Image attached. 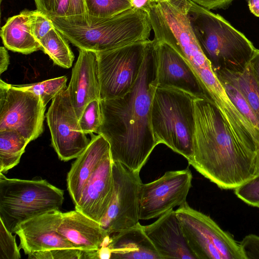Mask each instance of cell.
Returning <instances> with one entry per match:
<instances>
[{
	"mask_svg": "<svg viewBox=\"0 0 259 259\" xmlns=\"http://www.w3.org/2000/svg\"><path fill=\"white\" fill-rule=\"evenodd\" d=\"M157 87L154 41L149 46L139 76L131 90L101 100L102 122L98 134L109 142L112 160L140 172L157 145L151 124V107Z\"/></svg>",
	"mask_w": 259,
	"mask_h": 259,
	"instance_id": "1",
	"label": "cell"
},
{
	"mask_svg": "<svg viewBox=\"0 0 259 259\" xmlns=\"http://www.w3.org/2000/svg\"><path fill=\"white\" fill-rule=\"evenodd\" d=\"M193 105V154L188 162L219 187L234 189L254 176L256 151L236 136L207 96H194Z\"/></svg>",
	"mask_w": 259,
	"mask_h": 259,
	"instance_id": "2",
	"label": "cell"
},
{
	"mask_svg": "<svg viewBox=\"0 0 259 259\" xmlns=\"http://www.w3.org/2000/svg\"><path fill=\"white\" fill-rule=\"evenodd\" d=\"M187 13L195 36L213 71L242 72L257 49L241 32L218 14L191 0Z\"/></svg>",
	"mask_w": 259,
	"mask_h": 259,
	"instance_id": "3",
	"label": "cell"
},
{
	"mask_svg": "<svg viewBox=\"0 0 259 259\" xmlns=\"http://www.w3.org/2000/svg\"><path fill=\"white\" fill-rule=\"evenodd\" d=\"M51 19L74 46L95 52L149 39L152 29L148 14L134 8L87 26L70 25L60 18Z\"/></svg>",
	"mask_w": 259,
	"mask_h": 259,
	"instance_id": "4",
	"label": "cell"
},
{
	"mask_svg": "<svg viewBox=\"0 0 259 259\" xmlns=\"http://www.w3.org/2000/svg\"><path fill=\"white\" fill-rule=\"evenodd\" d=\"M193 95L172 87L157 86L151 107V124L157 145L164 144L188 161L193 154Z\"/></svg>",
	"mask_w": 259,
	"mask_h": 259,
	"instance_id": "5",
	"label": "cell"
},
{
	"mask_svg": "<svg viewBox=\"0 0 259 259\" xmlns=\"http://www.w3.org/2000/svg\"><path fill=\"white\" fill-rule=\"evenodd\" d=\"M64 191L46 180L10 179L0 173V220L14 233L21 223L59 210Z\"/></svg>",
	"mask_w": 259,
	"mask_h": 259,
	"instance_id": "6",
	"label": "cell"
},
{
	"mask_svg": "<svg viewBox=\"0 0 259 259\" xmlns=\"http://www.w3.org/2000/svg\"><path fill=\"white\" fill-rule=\"evenodd\" d=\"M148 15L154 39L166 43L182 56L198 80L212 69L191 25L186 0H158Z\"/></svg>",
	"mask_w": 259,
	"mask_h": 259,
	"instance_id": "7",
	"label": "cell"
},
{
	"mask_svg": "<svg viewBox=\"0 0 259 259\" xmlns=\"http://www.w3.org/2000/svg\"><path fill=\"white\" fill-rule=\"evenodd\" d=\"M176 212L196 259H245L239 244L209 216L191 207L187 202Z\"/></svg>",
	"mask_w": 259,
	"mask_h": 259,
	"instance_id": "8",
	"label": "cell"
},
{
	"mask_svg": "<svg viewBox=\"0 0 259 259\" xmlns=\"http://www.w3.org/2000/svg\"><path fill=\"white\" fill-rule=\"evenodd\" d=\"M152 40L96 52L101 100L121 97L133 88Z\"/></svg>",
	"mask_w": 259,
	"mask_h": 259,
	"instance_id": "9",
	"label": "cell"
},
{
	"mask_svg": "<svg viewBox=\"0 0 259 259\" xmlns=\"http://www.w3.org/2000/svg\"><path fill=\"white\" fill-rule=\"evenodd\" d=\"M46 106L33 93L0 80V131L13 130L30 142L44 132Z\"/></svg>",
	"mask_w": 259,
	"mask_h": 259,
	"instance_id": "10",
	"label": "cell"
},
{
	"mask_svg": "<svg viewBox=\"0 0 259 259\" xmlns=\"http://www.w3.org/2000/svg\"><path fill=\"white\" fill-rule=\"evenodd\" d=\"M113 191L100 224L109 235L139 223L140 172L118 162H112Z\"/></svg>",
	"mask_w": 259,
	"mask_h": 259,
	"instance_id": "11",
	"label": "cell"
},
{
	"mask_svg": "<svg viewBox=\"0 0 259 259\" xmlns=\"http://www.w3.org/2000/svg\"><path fill=\"white\" fill-rule=\"evenodd\" d=\"M46 118L52 146L61 160L76 158L89 144L91 140L80 128L67 88L52 99Z\"/></svg>",
	"mask_w": 259,
	"mask_h": 259,
	"instance_id": "12",
	"label": "cell"
},
{
	"mask_svg": "<svg viewBox=\"0 0 259 259\" xmlns=\"http://www.w3.org/2000/svg\"><path fill=\"white\" fill-rule=\"evenodd\" d=\"M192 180V172L187 167L166 171L153 182L142 183L139 192V219L159 217L176 206L186 203Z\"/></svg>",
	"mask_w": 259,
	"mask_h": 259,
	"instance_id": "13",
	"label": "cell"
},
{
	"mask_svg": "<svg viewBox=\"0 0 259 259\" xmlns=\"http://www.w3.org/2000/svg\"><path fill=\"white\" fill-rule=\"evenodd\" d=\"M153 40L157 86L177 88L193 96H206L196 75L184 58L166 43Z\"/></svg>",
	"mask_w": 259,
	"mask_h": 259,
	"instance_id": "14",
	"label": "cell"
},
{
	"mask_svg": "<svg viewBox=\"0 0 259 259\" xmlns=\"http://www.w3.org/2000/svg\"><path fill=\"white\" fill-rule=\"evenodd\" d=\"M59 210L51 211L19 224L14 233L20 240L19 247L26 254L56 248H75L57 230Z\"/></svg>",
	"mask_w": 259,
	"mask_h": 259,
	"instance_id": "15",
	"label": "cell"
},
{
	"mask_svg": "<svg viewBox=\"0 0 259 259\" xmlns=\"http://www.w3.org/2000/svg\"><path fill=\"white\" fill-rule=\"evenodd\" d=\"M67 90L78 119L88 103L101 100L96 52L79 49Z\"/></svg>",
	"mask_w": 259,
	"mask_h": 259,
	"instance_id": "16",
	"label": "cell"
},
{
	"mask_svg": "<svg viewBox=\"0 0 259 259\" xmlns=\"http://www.w3.org/2000/svg\"><path fill=\"white\" fill-rule=\"evenodd\" d=\"M112 160L110 153L101 162L86 184L75 209L100 224L113 191Z\"/></svg>",
	"mask_w": 259,
	"mask_h": 259,
	"instance_id": "17",
	"label": "cell"
},
{
	"mask_svg": "<svg viewBox=\"0 0 259 259\" xmlns=\"http://www.w3.org/2000/svg\"><path fill=\"white\" fill-rule=\"evenodd\" d=\"M144 229L162 259H196L173 209L160 216L152 224L144 226Z\"/></svg>",
	"mask_w": 259,
	"mask_h": 259,
	"instance_id": "18",
	"label": "cell"
},
{
	"mask_svg": "<svg viewBox=\"0 0 259 259\" xmlns=\"http://www.w3.org/2000/svg\"><path fill=\"white\" fill-rule=\"evenodd\" d=\"M57 230L75 248L83 250H98L110 240L100 223L76 209L60 212Z\"/></svg>",
	"mask_w": 259,
	"mask_h": 259,
	"instance_id": "19",
	"label": "cell"
},
{
	"mask_svg": "<svg viewBox=\"0 0 259 259\" xmlns=\"http://www.w3.org/2000/svg\"><path fill=\"white\" fill-rule=\"evenodd\" d=\"M91 136L89 144L72 164L67 176V190L74 205L79 202L93 172L110 153V144L102 135Z\"/></svg>",
	"mask_w": 259,
	"mask_h": 259,
	"instance_id": "20",
	"label": "cell"
},
{
	"mask_svg": "<svg viewBox=\"0 0 259 259\" xmlns=\"http://www.w3.org/2000/svg\"><path fill=\"white\" fill-rule=\"evenodd\" d=\"M108 246L112 259H162L139 222L113 234Z\"/></svg>",
	"mask_w": 259,
	"mask_h": 259,
	"instance_id": "21",
	"label": "cell"
},
{
	"mask_svg": "<svg viewBox=\"0 0 259 259\" xmlns=\"http://www.w3.org/2000/svg\"><path fill=\"white\" fill-rule=\"evenodd\" d=\"M33 17L34 11L25 10L7 19L1 29V36L6 48L26 55L41 50L40 43L32 31Z\"/></svg>",
	"mask_w": 259,
	"mask_h": 259,
	"instance_id": "22",
	"label": "cell"
},
{
	"mask_svg": "<svg viewBox=\"0 0 259 259\" xmlns=\"http://www.w3.org/2000/svg\"><path fill=\"white\" fill-rule=\"evenodd\" d=\"M214 73L219 80L228 82L240 92L259 121V87L250 64L242 72L221 70Z\"/></svg>",
	"mask_w": 259,
	"mask_h": 259,
	"instance_id": "23",
	"label": "cell"
},
{
	"mask_svg": "<svg viewBox=\"0 0 259 259\" xmlns=\"http://www.w3.org/2000/svg\"><path fill=\"white\" fill-rule=\"evenodd\" d=\"M29 142L15 131H0V173H7L19 163Z\"/></svg>",
	"mask_w": 259,
	"mask_h": 259,
	"instance_id": "24",
	"label": "cell"
},
{
	"mask_svg": "<svg viewBox=\"0 0 259 259\" xmlns=\"http://www.w3.org/2000/svg\"><path fill=\"white\" fill-rule=\"evenodd\" d=\"M39 42L41 50L50 57L55 64L66 69L72 66L74 55L67 39L55 27Z\"/></svg>",
	"mask_w": 259,
	"mask_h": 259,
	"instance_id": "25",
	"label": "cell"
},
{
	"mask_svg": "<svg viewBox=\"0 0 259 259\" xmlns=\"http://www.w3.org/2000/svg\"><path fill=\"white\" fill-rule=\"evenodd\" d=\"M89 26L100 19L108 18L133 8L130 0H85Z\"/></svg>",
	"mask_w": 259,
	"mask_h": 259,
	"instance_id": "26",
	"label": "cell"
},
{
	"mask_svg": "<svg viewBox=\"0 0 259 259\" xmlns=\"http://www.w3.org/2000/svg\"><path fill=\"white\" fill-rule=\"evenodd\" d=\"M67 77L62 76L38 82L14 85L38 96L46 106L50 100H52L58 94L67 88Z\"/></svg>",
	"mask_w": 259,
	"mask_h": 259,
	"instance_id": "27",
	"label": "cell"
},
{
	"mask_svg": "<svg viewBox=\"0 0 259 259\" xmlns=\"http://www.w3.org/2000/svg\"><path fill=\"white\" fill-rule=\"evenodd\" d=\"M100 101L94 100L88 103L78 119L80 128L86 135L99 133L102 122Z\"/></svg>",
	"mask_w": 259,
	"mask_h": 259,
	"instance_id": "28",
	"label": "cell"
},
{
	"mask_svg": "<svg viewBox=\"0 0 259 259\" xmlns=\"http://www.w3.org/2000/svg\"><path fill=\"white\" fill-rule=\"evenodd\" d=\"M96 252L77 248H56L28 254L30 259H94Z\"/></svg>",
	"mask_w": 259,
	"mask_h": 259,
	"instance_id": "29",
	"label": "cell"
},
{
	"mask_svg": "<svg viewBox=\"0 0 259 259\" xmlns=\"http://www.w3.org/2000/svg\"><path fill=\"white\" fill-rule=\"evenodd\" d=\"M228 96L242 115L259 131V121L240 92L228 82L219 80Z\"/></svg>",
	"mask_w": 259,
	"mask_h": 259,
	"instance_id": "30",
	"label": "cell"
},
{
	"mask_svg": "<svg viewBox=\"0 0 259 259\" xmlns=\"http://www.w3.org/2000/svg\"><path fill=\"white\" fill-rule=\"evenodd\" d=\"M1 221V220H0ZM9 231L2 221L0 223V259H19L20 248L16 241V235Z\"/></svg>",
	"mask_w": 259,
	"mask_h": 259,
	"instance_id": "31",
	"label": "cell"
},
{
	"mask_svg": "<svg viewBox=\"0 0 259 259\" xmlns=\"http://www.w3.org/2000/svg\"><path fill=\"white\" fill-rule=\"evenodd\" d=\"M36 10L51 18L66 20L69 0H34Z\"/></svg>",
	"mask_w": 259,
	"mask_h": 259,
	"instance_id": "32",
	"label": "cell"
},
{
	"mask_svg": "<svg viewBox=\"0 0 259 259\" xmlns=\"http://www.w3.org/2000/svg\"><path fill=\"white\" fill-rule=\"evenodd\" d=\"M234 190L236 196L245 203L255 207L259 205V175L254 176Z\"/></svg>",
	"mask_w": 259,
	"mask_h": 259,
	"instance_id": "33",
	"label": "cell"
},
{
	"mask_svg": "<svg viewBox=\"0 0 259 259\" xmlns=\"http://www.w3.org/2000/svg\"><path fill=\"white\" fill-rule=\"evenodd\" d=\"M62 20L72 25L89 26L85 0H69L67 18Z\"/></svg>",
	"mask_w": 259,
	"mask_h": 259,
	"instance_id": "34",
	"label": "cell"
},
{
	"mask_svg": "<svg viewBox=\"0 0 259 259\" xmlns=\"http://www.w3.org/2000/svg\"><path fill=\"white\" fill-rule=\"evenodd\" d=\"M54 27L53 22L49 17L37 10H34L32 31L38 41Z\"/></svg>",
	"mask_w": 259,
	"mask_h": 259,
	"instance_id": "35",
	"label": "cell"
},
{
	"mask_svg": "<svg viewBox=\"0 0 259 259\" xmlns=\"http://www.w3.org/2000/svg\"><path fill=\"white\" fill-rule=\"evenodd\" d=\"M239 245L245 259H259V236L248 235Z\"/></svg>",
	"mask_w": 259,
	"mask_h": 259,
	"instance_id": "36",
	"label": "cell"
},
{
	"mask_svg": "<svg viewBox=\"0 0 259 259\" xmlns=\"http://www.w3.org/2000/svg\"><path fill=\"white\" fill-rule=\"evenodd\" d=\"M198 5L209 10L226 9L233 0H191Z\"/></svg>",
	"mask_w": 259,
	"mask_h": 259,
	"instance_id": "37",
	"label": "cell"
},
{
	"mask_svg": "<svg viewBox=\"0 0 259 259\" xmlns=\"http://www.w3.org/2000/svg\"><path fill=\"white\" fill-rule=\"evenodd\" d=\"M157 1L158 0H131L133 8L142 10L147 14Z\"/></svg>",
	"mask_w": 259,
	"mask_h": 259,
	"instance_id": "38",
	"label": "cell"
},
{
	"mask_svg": "<svg viewBox=\"0 0 259 259\" xmlns=\"http://www.w3.org/2000/svg\"><path fill=\"white\" fill-rule=\"evenodd\" d=\"M10 64V57L8 52L5 47L0 48V74L6 71Z\"/></svg>",
	"mask_w": 259,
	"mask_h": 259,
	"instance_id": "39",
	"label": "cell"
},
{
	"mask_svg": "<svg viewBox=\"0 0 259 259\" xmlns=\"http://www.w3.org/2000/svg\"><path fill=\"white\" fill-rule=\"evenodd\" d=\"M249 64L254 78L259 87V50L257 49Z\"/></svg>",
	"mask_w": 259,
	"mask_h": 259,
	"instance_id": "40",
	"label": "cell"
},
{
	"mask_svg": "<svg viewBox=\"0 0 259 259\" xmlns=\"http://www.w3.org/2000/svg\"><path fill=\"white\" fill-rule=\"evenodd\" d=\"M247 1L251 13L259 17V0H247Z\"/></svg>",
	"mask_w": 259,
	"mask_h": 259,
	"instance_id": "41",
	"label": "cell"
},
{
	"mask_svg": "<svg viewBox=\"0 0 259 259\" xmlns=\"http://www.w3.org/2000/svg\"><path fill=\"white\" fill-rule=\"evenodd\" d=\"M99 257L101 259H109L111 256V251L108 246H102L98 249Z\"/></svg>",
	"mask_w": 259,
	"mask_h": 259,
	"instance_id": "42",
	"label": "cell"
},
{
	"mask_svg": "<svg viewBox=\"0 0 259 259\" xmlns=\"http://www.w3.org/2000/svg\"><path fill=\"white\" fill-rule=\"evenodd\" d=\"M256 175H259V148L256 151L254 158V176Z\"/></svg>",
	"mask_w": 259,
	"mask_h": 259,
	"instance_id": "43",
	"label": "cell"
},
{
	"mask_svg": "<svg viewBox=\"0 0 259 259\" xmlns=\"http://www.w3.org/2000/svg\"><path fill=\"white\" fill-rule=\"evenodd\" d=\"M165 1H170V0H165Z\"/></svg>",
	"mask_w": 259,
	"mask_h": 259,
	"instance_id": "44",
	"label": "cell"
},
{
	"mask_svg": "<svg viewBox=\"0 0 259 259\" xmlns=\"http://www.w3.org/2000/svg\"><path fill=\"white\" fill-rule=\"evenodd\" d=\"M257 207H259V205Z\"/></svg>",
	"mask_w": 259,
	"mask_h": 259,
	"instance_id": "45",
	"label": "cell"
},
{
	"mask_svg": "<svg viewBox=\"0 0 259 259\" xmlns=\"http://www.w3.org/2000/svg\"><path fill=\"white\" fill-rule=\"evenodd\" d=\"M246 1H247V0H246Z\"/></svg>",
	"mask_w": 259,
	"mask_h": 259,
	"instance_id": "46",
	"label": "cell"
},
{
	"mask_svg": "<svg viewBox=\"0 0 259 259\" xmlns=\"http://www.w3.org/2000/svg\"><path fill=\"white\" fill-rule=\"evenodd\" d=\"M131 1V0H130Z\"/></svg>",
	"mask_w": 259,
	"mask_h": 259,
	"instance_id": "47",
	"label": "cell"
}]
</instances>
